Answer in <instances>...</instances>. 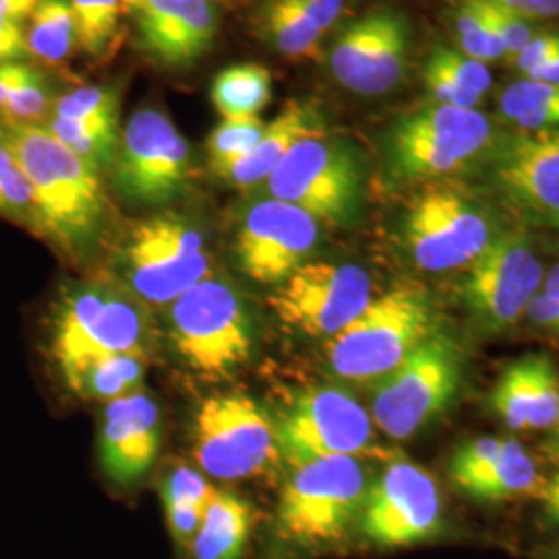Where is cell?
<instances>
[{
    "instance_id": "obj_1",
    "label": "cell",
    "mask_w": 559,
    "mask_h": 559,
    "mask_svg": "<svg viewBox=\"0 0 559 559\" xmlns=\"http://www.w3.org/2000/svg\"><path fill=\"white\" fill-rule=\"evenodd\" d=\"M0 143L32 187L36 230L64 249L94 239L104 218L100 173L41 124L0 120Z\"/></svg>"
},
{
    "instance_id": "obj_2",
    "label": "cell",
    "mask_w": 559,
    "mask_h": 559,
    "mask_svg": "<svg viewBox=\"0 0 559 559\" xmlns=\"http://www.w3.org/2000/svg\"><path fill=\"white\" fill-rule=\"evenodd\" d=\"M50 350L67 388L81 371L106 357L150 355V323L140 300L102 284H78L60 297Z\"/></svg>"
},
{
    "instance_id": "obj_3",
    "label": "cell",
    "mask_w": 559,
    "mask_h": 559,
    "mask_svg": "<svg viewBox=\"0 0 559 559\" xmlns=\"http://www.w3.org/2000/svg\"><path fill=\"white\" fill-rule=\"evenodd\" d=\"M436 332L427 295L415 286H396L371 299L359 318L328 340L325 355L340 380L378 383Z\"/></svg>"
},
{
    "instance_id": "obj_4",
    "label": "cell",
    "mask_w": 559,
    "mask_h": 559,
    "mask_svg": "<svg viewBox=\"0 0 559 559\" xmlns=\"http://www.w3.org/2000/svg\"><path fill=\"white\" fill-rule=\"evenodd\" d=\"M168 334L180 359L205 378H226L253 353V320L226 280H201L168 307Z\"/></svg>"
},
{
    "instance_id": "obj_5",
    "label": "cell",
    "mask_w": 559,
    "mask_h": 559,
    "mask_svg": "<svg viewBox=\"0 0 559 559\" xmlns=\"http://www.w3.org/2000/svg\"><path fill=\"white\" fill-rule=\"evenodd\" d=\"M367 489L360 459L332 456L290 466L280 491V535L300 547L338 543L359 520Z\"/></svg>"
},
{
    "instance_id": "obj_6",
    "label": "cell",
    "mask_w": 559,
    "mask_h": 559,
    "mask_svg": "<svg viewBox=\"0 0 559 559\" xmlns=\"http://www.w3.org/2000/svg\"><path fill=\"white\" fill-rule=\"evenodd\" d=\"M263 185L272 200L330 226H348L359 216L365 164L355 143L321 133L299 141Z\"/></svg>"
},
{
    "instance_id": "obj_7",
    "label": "cell",
    "mask_w": 559,
    "mask_h": 559,
    "mask_svg": "<svg viewBox=\"0 0 559 559\" xmlns=\"http://www.w3.org/2000/svg\"><path fill=\"white\" fill-rule=\"evenodd\" d=\"M493 141V124L480 110L423 106L390 127L388 168L400 180L443 179L489 154Z\"/></svg>"
},
{
    "instance_id": "obj_8",
    "label": "cell",
    "mask_w": 559,
    "mask_h": 559,
    "mask_svg": "<svg viewBox=\"0 0 559 559\" xmlns=\"http://www.w3.org/2000/svg\"><path fill=\"white\" fill-rule=\"evenodd\" d=\"M462 381V346L438 330L378 381L371 420L392 440H408L450 408Z\"/></svg>"
},
{
    "instance_id": "obj_9",
    "label": "cell",
    "mask_w": 559,
    "mask_h": 559,
    "mask_svg": "<svg viewBox=\"0 0 559 559\" xmlns=\"http://www.w3.org/2000/svg\"><path fill=\"white\" fill-rule=\"evenodd\" d=\"M117 270L131 297L168 307L191 286L212 276V260L200 230L179 216H154L129 230Z\"/></svg>"
},
{
    "instance_id": "obj_10",
    "label": "cell",
    "mask_w": 559,
    "mask_h": 559,
    "mask_svg": "<svg viewBox=\"0 0 559 559\" xmlns=\"http://www.w3.org/2000/svg\"><path fill=\"white\" fill-rule=\"evenodd\" d=\"M498 237L489 210L452 185H427L408 203L402 240L423 272L468 267Z\"/></svg>"
},
{
    "instance_id": "obj_11",
    "label": "cell",
    "mask_w": 559,
    "mask_h": 559,
    "mask_svg": "<svg viewBox=\"0 0 559 559\" xmlns=\"http://www.w3.org/2000/svg\"><path fill=\"white\" fill-rule=\"evenodd\" d=\"M193 456L201 471L214 479L263 475L280 460L276 420L247 394L207 396L195 413Z\"/></svg>"
},
{
    "instance_id": "obj_12",
    "label": "cell",
    "mask_w": 559,
    "mask_h": 559,
    "mask_svg": "<svg viewBox=\"0 0 559 559\" xmlns=\"http://www.w3.org/2000/svg\"><path fill=\"white\" fill-rule=\"evenodd\" d=\"M280 456L288 466L332 456H378L371 415L338 388L300 392L276 420Z\"/></svg>"
},
{
    "instance_id": "obj_13",
    "label": "cell",
    "mask_w": 559,
    "mask_h": 559,
    "mask_svg": "<svg viewBox=\"0 0 559 559\" xmlns=\"http://www.w3.org/2000/svg\"><path fill=\"white\" fill-rule=\"evenodd\" d=\"M545 280L531 240L522 233H503L473 261L460 295L471 320L485 332H503L519 323Z\"/></svg>"
},
{
    "instance_id": "obj_14",
    "label": "cell",
    "mask_w": 559,
    "mask_h": 559,
    "mask_svg": "<svg viewBox=\"0 0 559 559\" xmlns=\"http://www.w3.org/2000/svg\"><path fill=\"white\" fill-rule=\"evenodd\" d=\"M371 278L355 263L305 261L270 297L278 320L311 338H332L371 302Z\"/></svg>"
},
{
    "instance_id": "obj_15",
    "label": "cell",
    "mask_w": 559,
    "mask_h": 559,
    "mask_svg": "<svg viewBox=\"0 0 559 559\" xmlns=\"http://www.w3.org/2000/svg\"><path fill=\"white\" fill-rule=\"evenodd\" d=\"M189 166V143L173 120L156 108H143L127 122L110 170L122 198L160 205L182 191Z\"/></svg>"
},
{
    "instance_id": "obj_16",
    "label": "cell",
    "mask_w": 559,
    "mask_h": 559,
    "mask_svg": "<svg viewBox=\"0 0 559 559\" xmlns=\"http://www.w3.org/2000/svg\"><path fill=\"white\" fill-rule=\"evenodd\" d=\"M360 531L380 547H411L441 531L440 491L433 477L411 460H390L367 489Z\"/></svg>"
},
{
    "instance_id": "obj_17",
    "label": "cell",
    "mask_w": 559,
    "mask_h": 559,
    "mask_svg": "<svg viewBox=\"0 0 559 559\" xmlns=\"http://www.w3.org/2000/svg\"><path fill=\"white\" fill-rule=\"evenodd\" d=\"M408 48L406 15L392 7H378L342 29L330 50V71L353 94L381 96L399 87Z\"/></svg>"
},
{
    "instance_id": "obj_18",
    "label": "cell",
    "mask_w": 559,
    "mask_h": 559,
    "mask_svg": "<svg viewBox=\"0 0 559 559\" xmlns=\"http://www.w3.org/2000/svg\"><path fill=\"white\" fill-rule=\"evenodd\" d=\"M320 222L278 200L253 203L235 237L240 270L265 286H278L316 251Z\"/></svg>"
},
{
    "instance_id": "obj_19",
    "label": "cell",
    "mask_w": 559,
    "mask_h": 559,
    "mask_svg": "<svg viewBox=\"0 0 559 559\" xmlns=\"http://www.w3.org/2000/svg\"><path fill=\"white\" fill-rule=\"evenodd\" d=\"M501 195L528 221L559 226V131L516 133L493 158Z\"/></svg>"
},
{
    "instance_id": "obj_20",
    "label": "cell",
    "mask_w": 559,
    "mask_h": 559,
    "mask_svg": "<svg viewBox=\"0 0 559 559\" xmlns=\"http://www.w3.org/2000/svg\"><path fill=\"white\" fill-rule=\"evenodd\" d=\"M160 408L138 390L110 400L102 413L100 460L106 475L120 485L141 479L160 452Z\"/></svg>"
},
{
    "instance_id": "obj_21",
    "label": "cell",
    "mask_w": 559,
    "mask_h": 559,
    "mask_svg": "<svg viewBox=\"0 0 559 559\" xmlns=\"http://www.w3.org/2000/svg\"><path fill=\"white\" fill-rule=\"evenodd\" d=\"M138 13L143 52L168 69L198 62L218 34L212 0H143Z\"/></svg>"
},
{
    "instance_id": "obj_22",
    "label": "cell",
    "mask_w": 559,
    "mask_h": 559,
    "mask_svg": "<svg viewBox=\"0 0 559 559\" xmlns=\"http://www.w3.org/2000/svg\"><path fill=\"white\" fill-rule=\"evenodd\" d=\"M491 406L510 429H549L559 420V378L554 360L526 355L506 367Z\"/></svg>"
},
{
    "instance_id": "obj_23",
    "label": "cell",
    "mask_w": 559,
    "mask_h": 559,
    "mask_svg": "<svg viewBox=\"0 0 559 559\" xmlns=\"http://www.w3.org/2000/svg\"><path fill=\"white\" fill-rule=\"evenodd\" d=\"M321 133L328 131L320 108L313 102L290 100L276 119L265 124L258 145L239 164H235L224 179L240 189L261 185L299 141Z\"/></svg>"
},
{
    "instance_id": "obj_24",
    "label": "cell",
    "mask_w": 559,
    "mask_h": 559,
    "mask_svg": "<svg viewBox=\"0 0 559 559\" xmlns=\"http://www.w3.org/2000/svg\"><path fill=\"white\" fill-rule=\"evenodd\" d=\"M423 81L436 104L477 110L493 75L487 62L471 59L450 46H436L423 64Z\"/></svg>"
},
{
    "instance_id": "obj_25",
    "label": "cell",
    "mask_w": 559,
    "mask_h": 559,
    "mask_svg": "<svg viewBox=\"0 0 559 559\" xmlns=\"http://www.w3.org/2000/svg\"><path fill=\"white\" fill-rule=\"evenodd\" d=\"M545 483L535 460L519 441L506 440L500 456L475 477L460 483V491L477 501H508L516 498H540Z\"/></svg>"
},
{
    "instance_id": "obj_26",
    "label": "cell",
    "mask_w": 559,
    "mask_h": 559,
    "mask_svg": "<svg viewBox=\"0 0 559 559\" xmlns=\"http://www.w3.org/2000/svg\"><path fill=\"white\" fill-rule=\"evenodd\" d=\"M251 520L253 512L247 501L218 491L191 543L193 559H242L251 535Z\"/></svg>"
},
{
    "instance_id": "obj_27",
    "label": "cell",
    "mask_w": 559,
    "mask_h": 559,
    "mask_svg": "<svg viewBox=\"0 0 559 559\" xmlns=\"http://www.w3.org/2000/svg\"><path fill=\"white\" fill-rule=\"evenodd\" d=\"M210 98L222 119L258 117L272 98V73L255 64H233L212 83Z\"/></svg>"
},
{
    "instance_id": "obj_28",
    "label": "cell",
    "mask_w": 559,
    "mask_h": 559,
    "mask_svg": "<svg viewBox=\"0 0 559 559\" xmlns=\"http://www.w3.org/2000/svg\"><path fill=\"white\" fill-rule=\"evenodd\" d=\"M500 112L520 131H559V85L543 81H514L500 94Z\"/></svg>"
},
{
    "instance_id": "obj_29",
    "label": "cell",
    "mask_w": 559,
    "mask_h": 559,
    "mask_svg": "<svg viewBox=\"0 0 559 559\" xmlns=\"http://www.w3.org/2000/svg\"><path fill=\"white\" fill-rule=\"evenodd\" d=\"M261 34L288 59H320L321 34L305 17L295 0H265L260 13Z\"/></svg>"
},
{
    "instance_id": "obj_30",
    "label": "cell",
    "mask_w": 559,
    "mask_h": 559,
    "mask_svg": "<svg viewBox=\"0 0 559 559\" xmlns=\"http://www.w3.org/2000/svg\"><path fill=\"white\" fill-rule=\"evenodd\" d=\"M29 55L60 64L78 46V27L69 0H38L25 34Z\"/></svg>"
},
{
    "instance_id": "obj_31",
    "label": "cell",
    "mask_w": 559,
    "mask_h": 559,
    "mask_svg": "<svg viewBox=\"0 0 559 559\" xmlns=\"http://www.w3.org/2000/svg\"><path fill=\"white\" fill-rule=\"evenodd\" d=\"M46 129L96 173L112 168L119 147V119L52 117Z\"/></svg>"
},
{
    "instance_id": "obj_32",
    "label": "cell",
    "mask_w": 559,
    "mask_h": 559,
    "mask_svg": "<svg viewBox=\"0 0 559 559\" xmlns=\"http://www.w3.org/2000/svg\"><path fill=\"white\" fill-rule=\"evenodd\" d=\"M147 360L138 357H106L90 362L69 388L81 399L117 400L141 390Z\"/></svg>"
},
{
    "instance_id": "obj_33",
    "label": "cell",
    "mask_w": 559,
    "mask_h": 559,
    "mask_svg": "<svg viewBox=\"0 0 559 559\" xmlns=\"http://www.w3.org/2000/svg\"><path fill=\"white\" fill-rule=\"evenodd\" d=\"M263 129L265 122L260 117L222 119L221 124L207 138L210 168L224 179L228 170L258 145Z\"/></svg>"
},
{
    "instance_id": "obj_34",
    "label": "cell",
    "mask_w": 559,
    "mask_h": 559,
    "mask_svg": "<svg viewBox=\"0 0 559 559\" xmlns=\"http://www.w3.org/2000/svg\"><path fill=\"white\" fill-rule=\"evenodd\" d=\"M78 27V46L90 57H100L119 27L120 0H69Z\"/></svg>"
},
{
    "instance_id": "obj_35",
    "label": "cell",
    "mask_w": 559,
    "mask_h": 559,
    "mask_svg": "<svg viewBox=\"0 0 559 559\" xmlns=\"http://www.w3.org/2000/svg\"><path fill=\"white\" fill-rule=\"evenodd\" d=\"M454 32L460 52L471 59L489 62L508 55L500 34L473 0H460V7L454 11Z\"/></svg>"
},
{
    "instance_id": "obj_36",
    "label": "cell",
    "mask_w": 559,
    "mask_h": 559,
    "mask_svg": "<svg viewBox=\"0 0 559 559\" xmlns=\"http://www.w3.org/2000/svg\"><path fill=\"white\" fill-rule=\"evenodd\" d=\"M0 216L27 224L36 230L32 187L13 154L0 143Z\"/></svg>"
},
{
    "instance_id": "obj_37",
    "label": "cell",
    "mask_w": 559,
    "mask_h": 559,
    "mask_svg": "<svg viewBox=\"0 0 559 559\" xmlns=\"http://www.w3.org/2000/svg\"><path fill=\"white\" fill-rule=\"evenodd\" d=\"M50 90L48 83L40 73L32 67H27L20 85L13 90L11 98L7 102L0 120L9 122H27L38 124L50 110Z\"/></svg>"
},
{
    "instance_id": "obj_38",
    "label": "cell",
    "mask_w": 559,
    "mask_h": 559,
    "mask_svg": "<svg viewBox=\"0 0 559 559\" xmlns=\"http://www.w3.org/2000/svg\"><path fill=\"white\" fill-rule=\"evenodd\" d=\"M59 119H119V96L106 87H80L55 102Z\"/></svg>"
},
{
    "instance_id": "obj_39",
    "label": "cell",
    "mask_w": 559,
    "mask_h": 559,
    "mask_svg": "<svg viewBox=\"0 0 559 559\" xmlns=\"http://www.w3.org/2000/svg\"><path fill=\"white\" fill-rule=\"evenodd\" d=\"M160 491L162 501H180L201 510H207V506L218 493V489L212 483H207L203 473L189 466L173 468L162 483Z\"/></svg>"
},
{
    "instance_id": "obj_40",
    "label": "cell",
    "mask_w": 559,
    "mask_h": 559,
    "mask_svg": "<svg viewBox=\"0 0 559 559\" xmlns=\"http://www.w3.org/2000/svg\"><path fill=\"white\" fill-rule=\"evenodd\" d=\"M503 445L506 440H498V438H480V440L460 445L454 459L450 462V477L454 480V485L459 487L460 483L475 477L485 466H489L500 456Z\"/></svg>"
},
{
    "instance_id": "obj_41",
    "label": "cell",
    "mask_w": 559,
    "mask_h": 559,
    "mask_svg": "<svg viewBox=\"0 0 559 559\" xmlns=\"http://www.w3.org/2000/svg\"><path fill=\"white\" fill-rule=\"evenodd\" d=\"M473 2H477L480 11L487 15V20L491 21V25L496 27V32L500 34L501 40L506 44L508 55H519L520 50L537 34L531 20H524L516 13L503 11V9H498L487 2H479V0H473Z\"/></svg>"
},
{
    "instance_id": "obj_42",
    "label": "cell",
    "mask_w": 559,
    "mask_h": 559,
    "mask_svg": "<svg viewBox=\"0 0 559 559\" xmlns=\"http://www.w3.org/2000/svg\"><path fill=\"white\" fill-rule=\"evenodd\" d=\"M164 512H166V522L173 539L177 540L180 547L191 549V543L200 531L205 510L189 503H180V501H164Z\"/></svg>"
},
{
    "instance_id": "obj_43",
    "label": "cell",
    "mask_w": 559,
    "mask_h": 559,
    "mask_svg": "<svg viewBox=\"0 0 559 559\" xmlns=\"http://www.w3.org/2000/svg\"><path fill=\"white\" fill-rule=\"evenodd\" d=\"M559 48V32H543V34H535L533 40L528 41L519 55H514V69L528 75L535 67H539L540 62L549 59Z\"/></svg>"
},
{
    "instance_id": "obj_44",
    "label": "cell",
    "mask_w": 559,
    "mask_h": 559,
    "mask_svg": "<svg viewBox=\"0 0 559 559\" xmlns=\"http://www.w3.org/2000/svg\"><path fill=\"white\" fill-rule=\"evenodd\" d=\"M503 11L516 13L524 20H554L559 17V0H479Z\"/></svg>"
},
{
    "instance_id": "obj_45",
    "label": "cell",
    "mask_w": 559,
    "mask_h": 559,
    "mask_svg": "<svg viewBox=\"0 0 559 559\" xmlns=\"http://www.w3.org/2000/svg\"><path fill=\"white\" fill-rule=\"evenodd\" d=\"M305 17L323 34L334 27L344 13V0H295Z\"/></svg>"
},
{
    "instance_id": "obj_46",
    "label": "cell",
    "mask_w": 559,
    "mask_h": 559,
    "mask_svg": "<svg viewBox=\"0 0 559 559\" xmlns=\"http://www.w3.org/2000/svg\"><path fill=\"white\" fill-rule=\"evenodd\" d=\"M27 55H29V48H27V38L21 23L0 17V64L17 62Z\"/></svg>"
},
{
    "instance_id": "obj_47",
    "label": "cell",
    "mask_w": 559,
    "mask_h": 559,
    "mask_svg": "<svg viewBox=\"0 0 559 559\" xmlns=\"http://www.w3.org/2000/svg\"><path fill=\"white\" fill-rule=\"evenodd\" d=\"M526 318L535 325L559 334V300L539 290L526 309Z\"/></svg>"
},
{
    "instance_id": "obj_48",
    "label": "cell",
    "mask_w": 559,
    "mask_h": 559,
    "mask_svg": "<svg viewBox=\"0 0 559 559\" xmlns=\"http://www.w3.org/2000/svg\"><path fill=\"white\" fill-rule=\"evenodd\" d=\"M25 71H27V64H21V62H2L0 64V115L11 98L13 90L23 80Z\"/></svg>"
},
{
    "instance_id": "obj_49",
    "label": "cell",
    "mask_w": 559,
    "mask_h": 559,
    "mask_svg": "<svg viewBox=\"0 0 559 559\" xmlns=\"http://www.w3.org/2000/svg\"><path fill=\"white\" fill-rule=\"evenodd\" d=\"M36 4L38 0H0V17L23 23L32 17Z\"/></svg>"
},
{
    "instance_id": "obj_50",
    "label": "cell",
    "mask_w": 559,
    "mask_h": 559,
    "mask_svg": "<svg viewBox=\"0 0 559 559\" xmlns=\"http://www.w3.org/2000/svg\"><path fill=\"white\" fill-rule=\"evenodd\" d=\"M524 78L559 85V48L549 59L545 60V62H540L539 67H535V69H533L528 75H524Z\"/></svg>"
},
{
    "instance_id": "obj_51",
    "label": "cell",
    "mask_w": 559,
    "mask_h": 559,
    "mask_svg": "<svg viewBox=\"0 0 559 559\" xmlns=\"http://www.w3.org/2000/svg\"><path fill=\"white\" fill-rule=\"evenodd\" d=\"M540 500L545 501V512H547V516L554 520V522H559V473L554 479H549L545 483V489H543Z\"/></svg>"
},
{
    "instance_id": "obj_52",
    "label": "cell",
    "mask_w": 559,
    "mask_h": 559,
    "mask_svg": "<svg viewBox=\"0 0 559 559\" xmlns=\"http://www.w3.org/2000/svg\"><path fill=\"white\" fill-rule=\"evenodd\" d=\"M540 293L559 300V263L549 270V274H545Z\"/></svg>"
},
{
    "instance_id": "obj_53",
    "label": "cell",
    "mask_w": 559,
    "mask_h": 559,
    "mask_svg": "<svg viewBox=\"0 0 559 559\" xmlns=\"http://www.w3.org/2000/svg\"><path fill=\"white\" fill-rule=\"evenodd\" d=\"M545 450H547L549 459L559 464V420L554 425V433H551V438L547 441V448H545Z\"/></svg>"
},
{
    "instance_id": "obj_54",
    "label": "cell",
    "mask_w": 559,
    "mask_h": 559,
    "mask_svg": "<svg viewBox=\"0 0 559 559\" xmlns=\"http://www.w3.org/2000/svg\"><path fill=\"white\" fill-rule=\"evenodd\" d=\"M124 9H131V11H140L141 2L143 0H120Z\"/></svg>"
}]
</instances>
